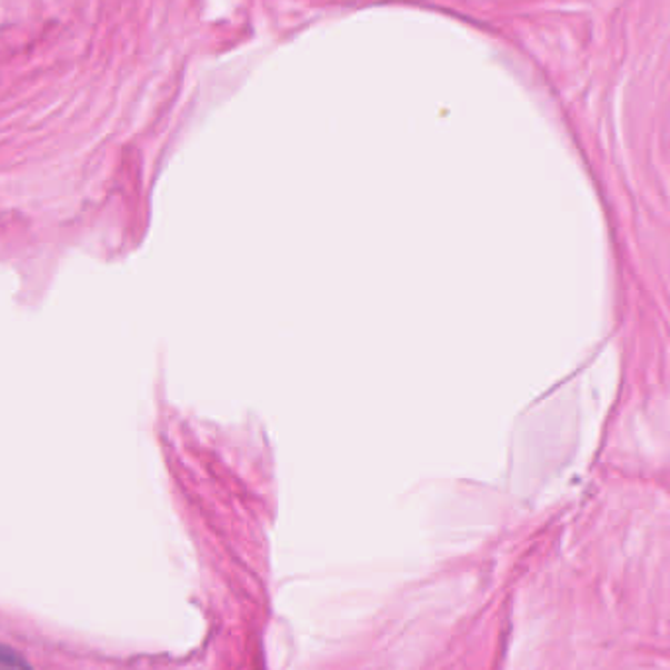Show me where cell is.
<instances>
[{"mask_svg":"<svg viewBox=\"0 0 670 670\" xmlns=\"http://www.w3.org/2000/svg\"><path fill=\"white\" fill-rule=\"evenodd\" d=\"M0 670H33L22 654L7 646H0Z\"/></svg>","mask_w":670,"mask_h":670,"instance_id":"obj_1","label":"cell"}]
</instances>
